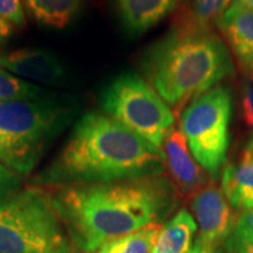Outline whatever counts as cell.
<instances>
[{
	"mask_svg": "<svg viewBox=\"0 0 253 253\" xmlns=\"http://www.w3.org/2000/svg\"><path fill=\"white\" fill-rule=\"evenodd\" d=\"M52 198L68 235L82 253L153 224L176 207V190L162 175L62 186Z\"/></svg>",
	"mask_w": 253,
	"mask_h": 253,
	"instance_id": "6da1fadb",
	"label": "cell"
},
{
	"mask_svg": "<svg viewBox=\"0 0 253 253\" xmlns=\"http://www.w3.org/2000/svg\"><path fill=\"white\" fill-rule=\"evenodd\" d=\"M158 149L121 123L101 113H87L75 123L67 142L33 185L62 188L162 175Z\"/></svg>",
	"mask_w": 253,
	"mask_h": 253,
	"instance_id": "7a4b0ae2",
	"label": "cell"
},
{
	"mask_svg": "<svg viewBox=\"0 0 253 253\" xmlns=\"http://www.w3.org/2000/svg\"><path fill=\"white\" fill-rule=\"evenodd\" d=\"M145 78L176 113L235 72L229 49L213 31L173 28L145 52Z\"/></svg>",
	"mask_w": 253,
	"mask_h": 253,
	"instance_id": "3957f363",
	"label": "cell"
},
{
	"mask_svg": "<svg viewBox=\"0 0 253 253\" xmlns=\"http://www.w3.org/2000/svg\"><path fill=\"white\" fill-rule=\"evenodd\" d=\"M75 109L47 95L0 103V162L27 176L74 118Z\"/></svg>",
	"mask_w": 253,
	"mask_h": 253,
	"instance_id": "277c9868",
	"label": "cell"
},
{
	"mask_svg": "<svg viewBox=\"0 0 253 253\" xmlns=\"http://www.w3.org/2000/svg\"><path fill=\"white\" fill-rule=\"evenodd\" d=\"M0 253H82L72 242L52 194L21 189L0 207Z\"/></svg>",
	"mask_w": 253,
	"mask_h": 253,
	"instance_id": "5b68a950",
	"label": "cell"
},
{
	"mask_svg": "<svg viewBox=\"0 0 253 253\" xmlns=\"http://www.w3.org/2000/svg\"><path fill=\"white\" fill-rule=\"evenodd\" d=\"M101 109L151 144L162 149L175 125V114L153 87L140 75L120 74L104 88Z\"/></svg>",
	"mask_w": 253,
	"mask_h": 253,
	"instance_id": "8992f818",
	"label": "cell"
},
{
	"mask_svg": "<svg viewBox=\"0 0 253 253\" xmlns=\"http://www.w3.org/2000/svg\"><path fill=\"white\" fill-rule=\"evenodd\" d=\"M232 104L229 88L216 86L192 100L179 120L192 156L213 179L220 175L226 161Z\"/></svg>",
	"mask_w": 253,
	"mask_h": 253,
	"instance_id": "52a82bcc",
	"label": "cell"
},
{
	"mask_svg": "<svg viewBox=\"0 0 253 253\" xmlns=\"http://www.w3.org/2000/svg\"><path fill=\"white\" fill-rule=\"evenodd\" d=\"M191 208L198 223L197 240L214 248L225 242L235 225V217L221 189L205 185L194 195Z\"/></svg>",
	"mask_w": 253,
	"mask_h": 253,
	"instance_id": "ba28073f",
	"label": "cell"
},
{
	"mask_svg": "<svg viewBox=\"0 0 253 253\" xmlns=\"http://www.w3.org/2000/svg\"><path fill=\"white\" fill-rule=\"evenodd\" d=\"M216 26L246 77L253 80V12L238 0L220 15Z\"/></svg>",
	"mask_w": 253,
	"mask_h": 253,
	"instance_id": "9c48e42d",
	"label": "cell"
},
{
	"mask_svg": "<svg viewBox=\"0 0 253 253\" xmlns=\"http://www.w3.org/2000/svg\"><path fill=\"white\" fill-rule=\"evenodd\" d=\"M0 67L15 77L47 84H61L65 68L58 56L40 48H23L0 53Z\"/></svg>",
	"mask_w": 253,
	"mask_h": 253,
	"instance_id": "30bf717a",
	"label": "cell"
},
{
	"mask_svg": "<svg viewBox=\"0 0 253 253\" xmlns=\"http://www.w3.org/2000/svg\"><path fill=\"white\" fill-rule=\"evenodd\" d=\"M162 149L170 176L183 194L195 195L198 190L208 185L203 168L192 156L181 129L173 126L166 137Z\"/></svg>",
	"mask_w": 253,
	"mask_h": 253,
	"instance_id": "8fae6325",
	"label": "cell"
},
{
	"mask_svg": "<svg viewBox=\"0 0 253 253\" xmlns=\"http://www.w3.org/2000/svg\"><path fill=\"white\" fill-rule=\"evenodd\" d=\"M221 191L232 208L253 210V134L245 142L238 160L224 167Z\"/></svg>",
	"mask_w": 253,
	"mask_h": 253,
	"instance_id": "7c38bea8",
	"label": "cell"
},
{
	"mask_svg": "<svg viewBox=\"0 0 253 253\" xmlns=\"http://www.w3.org/2000/svg\"><path fill=\"white\" fill-rule=\"evenodd\" d=\"M181 0H116L119 15L129 33L142 34L175 11Z\"/></svg>",
	"mask_w": 253,
	"mask_h": 253,
	"instance_id": "4fadbf2b",
	"label": "cell"
},
{
	"mask_svg": "<svg viewBox=\"0 0 253 253\" xmlns=\"http://www.w3.org/2000/svg\"><path fill=\"white\" fill-rule=\"evenodd\" d=\"M197 224L188 211L182 209L162 225L153 253H188L191 249Z\"/></svg>",
	"mask_w": 253,
	"mask_h": 253,
	"instance_id": "5bb4252c",
	"label": "cell"
},
{
	"mask_svg": "<svg viewBox=\"0 0 253 253\" xmlns=\"http://www.w3.org/2000/svg\"><path fill=\"white\" fill-rule=\"evenodd\" d=\"M235 0H188L176 19L173 28L188 31H212L217 20Z\"/></svg>",
	"mask_w": 253,
	"mask_h": 253,
	"instance_id": "9a60e30c",
	"label": "cell"
},
{
	"mask_svg": "<svg viewBox=\"0 0 253 253\" xmlns=\"http://www.w3.org/2000/svg\"><path fill=\"white\" fill-rule=\"evenodd\" d=\"M30 13L40 24L65 28L77 17L82 0H25Z\"/></svg>",
	"mask_w": 253,
	"mask_h": 253,
	"instance_id": "2e32d148",
	"label": "cell"
},
{
	"mask_svg": "<svg viewBox=\"0 0 253 253\" xmlns=\"http://www.w3.org/2000/svg\"><path fill=\"white\" fill-rule=\"evenodd\" d=\"M162 224H153L129 235L112 239L96 253H153Z\"/></svg>",
	"mask_w": 253,
	"mask_h": 253,
	"instance_id": "e0dca14e",
	"label": "cell"
},
{
	"mask_svg": "<svg viewBox=\"0 0 253 253\" xmlns=\"http://www.w3.org/2000/svg\"><path fill=\"white\" fill-rule=\"evenodd\" d=\"M45 91L42 88L23 79L15 77L12 73L0 67V103L17 100L38 99L43 96Z\"/></svg>",
	"mask_w": 253,
	"mask_h": 253,
	"instance_id": "ac0fdd59",
	"label": "cell"
},
{
	"mask_svg": "<svg viewBox=\"0 0 253 253\" xmlns=\"http://www.w3.org/2000/svg\"><path fill=\"white\" fill-rule=\"evenodd\" d=\"M21 185V176L0 162V207L20 191Z\"/></svg>",
	"mask_w": 253,
	"mask_h": 253,
	"instance_id": "d6986e66",
	"label": "cell"
},
{
	"mask_svg": "<svg viewBox=\"0 0 253 253\" xmlns=\"http://www.w3.org/2000/svg\"><path fill=\"white\" fill-rule=\"evenodd\" d=\"M0 18L12 26H24L25 12L21 0H0Z\"/></svg>",
	"mask_w": 253,
	"mask_h": 253,
	"instance_id": "ffe728a7",
	"label": "cell"
},
{
	"mask_svg": "<svg viewBox=\"0 0 253 253\" xmlns=\"http://www.w3.org/2000/svg\"><path fill=\"white\" fill-rule=\"evenodd\" d=\"M240 101H242L243 119L245 125L252 130L253 134V80L248 79L243 82L240 89Z\"/></svg>",
	"mask_w": 253,
	"mask_h": 253,
	"instance_id": "44dd1931",
	"label": "cell"
},
{
	"mask_svg": "<svg viewBox=\"0 0 253 253\" xmlns=\"http://www.w3.org/2000/svg\"><path fill=\"white\" fill-rule=\"evenodd\" d=\"M227 253H253V238L231 232L225 240Z\"/></svg>",
	"mask_w": 253,
	"mask_h": 253,
	"instance_id": "7402d4cb",
	"label": "cell"
},
{
	"mask_svg": "<svg viewBox=\"0 0 253 253\" xmlns=\"http://www.w3.org/2000/svg\"><path fill=\"white\" fill-rule=\"evenodd\" d=\"M12 33H13V27L9 25L7 21L4 19L0 18V47L5 45V42L11 38Z\"/></svg>",
	"mask_w": 253,
	"mask_h": 253,
	"instance_id": "603a6c76",
	"label": "cell"
},
{
	"mask_svg": "<svg viewBox=\"0 0 253 253\" xmlns=\"http://www.w3.org/2000/svg\"><path fill=\"white\" fill-rule=\"evenodd\" d=\"M188 253H221L219 250L214 246H209L205 245L203 243H201L199 240H196L195 244L191 246L190 251Z\"/></svg>",
	"mask_w": 253,
	"mask_h": 253,
	"instance_id": "cb8c5ba5",
	"label": "cell"
},
{
	"mask_svg": "<svg viewBox=\"0 0 253 253\" xmlns=\"http://www.w3.org/2000/svg\"><path fill=\"white\" fill-rule=\"evenodd\" d=\"M238 1L253 12V0H238Z\"/></svg>",
	"mask_w": 253,
	"mask_h": 253,
	"instance_id": "d4e9b609",
	"label": "cell"
}]
</instances>
